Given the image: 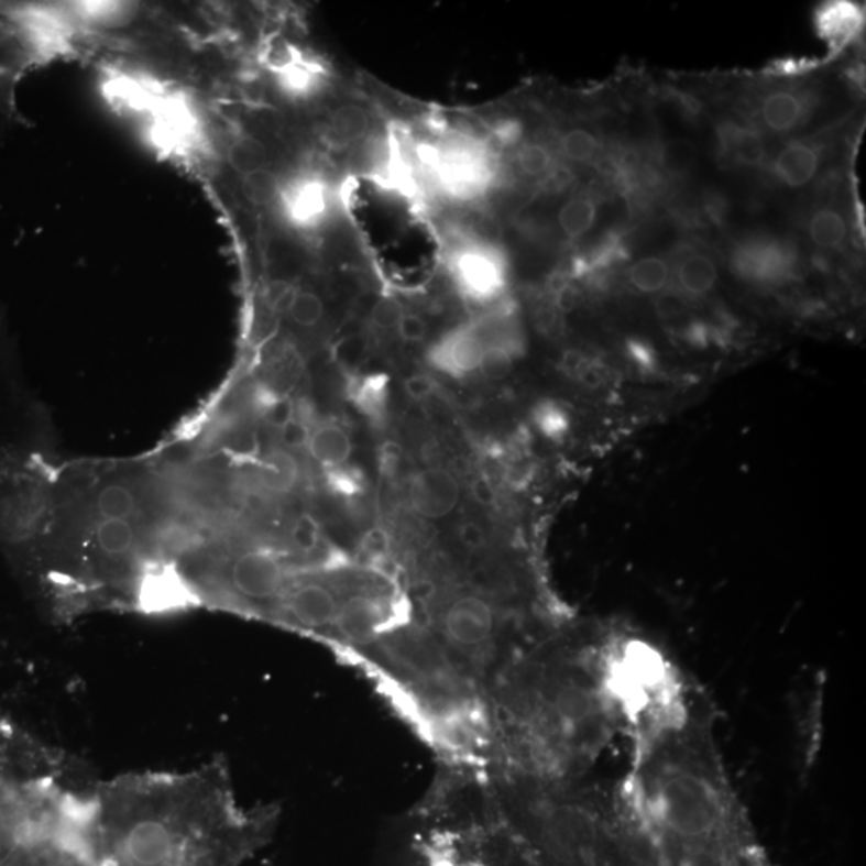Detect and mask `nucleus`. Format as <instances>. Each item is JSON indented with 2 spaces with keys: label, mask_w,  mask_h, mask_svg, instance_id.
I'll list each match as a JSON object with an SVG mask.
<instances>
[{
  "label": "nucleus",
  "mask_w": 866,
  "mask_h": 866,
  "mask_svg": "<svg viewBox=\"0 0 866 866\" xmlns=\"http://www.w3.org/2000/svg\"><path fill=\"white\" fill-rule=\"evenodd\" d=\"M409 506L427 520H440L454 512L461 486L450 471L429 468L417 472L409 483Z\"/></svg>",
  "instance_id": "nucleus-6"
},
{
  "label": "nucleus",
  "mask_w": 866,
  "mask_h": 866,
  "mask_svg": "<svg viewBox=\"0 0 866 866\" xmlns=\"http://www.w3.org/2000/svg\"><path fill=\"white\" fill-rule=\"evenodd\" d=\"M199 602L196 585L174 566L146 567L136 581V609L149 615L180 612Z\"/></svg>",
  "instance_id": "nucleus-4"
},
{
  "label": "nucleus",
  "mask_w": 866,
  "mask_h": 866,
  "mask_svg": "<svg viewBox=\"0 0 866 866\" xmlns=\"http://www.w3.org/2000/svg\"><path fill=\"white\" fill-rule=\"evenodd\" d=\"M616 640L552 633L503 672L489 704L483 770L531 780H578L624 731Z\"/></svg>",
  "instance_id": "nucleus-1"
},
{
  "label": "nucleus",
  "mask_w": 866,
  "mask_h": 866,
  "mask_svg": "<svg viewBox=\"0 0 866 866\" xmlns=\"http://www.w3.org/2000/svg\"><path fill=\"white\" fill-rule=\"evenodd\" d=\"M459 284L473 299H493L503 291L504 268L494 255L485 252L464 254L456 266Z\"/></svg>",
  "instance_id": "nucleus-10"
},
{
  "label": "nucleus",
  "mask_w": 866,
  "mask_h": 866,
  "mask_svg": "<svg viewBox=\"0 0 866 866\" xmlns=\"http://www.w3.org/2000/svg\"><path fill=\"white\" fill-rule=\"evenodd\" d=\"M578 294L574 287L563 286L557 291L556 305L559 310L571 311L577 307Z\"/></svg>",
  "instance_id": "nucleus-37"
},
{
  "label": "nucleus",
  "mask_w": 866,
  "mask_h": 866,
  "mask_svg": "<svg viewBox=\"0 0 866 866\" xmlns=\"http://www.w3.org/2000/svg\"><path fill=\"white\" fill-rule=\"evenodd\" d=\"M231 166L238 174L249 175L264 169L265 149L254 139L238 140L228 153Z\"/></svg>",
  "instance_id": "nucleus-26"
},
{
  "label": "nucleus",
  "mask_w": 866,
  "mask_h": 866,
  "mask_svg": "<svg viewBox=\"0 0 866 866\" xmlns=\"http://www.w3.org/2000/svg\"><path fill=\"white\" fill-rule=\"evenodd\" d=\"M279 191L278 178L268 169H259L244 175L243 193L249 202L266 206L276 198Z\"/></svg>",
  "instance_id": "nucleus-25"
},
{
  "label": "nucleus",
  "mask_w": 866,
  "mask_h": 866,
  "mask_svg": "<svg viewBox=\"0 0 866 866\" xmlns=\"http://www.w3.org/2000/svg\"><path fill=\"white\" fill-rule=\"evenodd\" d=\"M659 163L668 174L678 177L689 174L697 163L695 145L687 140H671L659 150Z\"/></svg>",
  "instance_id": "nucleus-24"
},
{
  "label": "nucleus",
  "mask_w": 866,
  "mask_h": 866,
  "mask_svg": "<svg viewBox=\"0 0 866 866\" xmlns=\"http://www.w3.org/2000/svg\"><path fill=\"white\" fill-rule=\"evenodd\" d=\"M822 154L819 146L804 140H792L774 157L772 174L785 187L801 188L819 174Z\"/></svg>",
  "instance_id": "nucleus-12"
},
{
  "label": "nucleus",
  "mask_w": 866,
  "mask_h": 866,
  "mask_svg": "<svg viewBox=\"0 0 866 866\" xmlns=\"http://www.w3.org/2000/svg\"><path fill=\"white\" fill-rule=\"evenodd\" d=\"M370 128V118L363 108L357 105H343L331 118V129L343 142H355Z\"/></svg>",
  "instance_id": "nucleus-23"
},
{
  "label": "nucleus",
  "mask_w": 866,
  "mask_h": 866,
  "mask_svg": "<svg viewBox=\"0 0 866 866\" xmlns=\"http://www.w3.org/2000/svg\"><path fill=\"white\" fill-rule=\"evenodd\" d=\"M287 314L302 328H311L321 321L322 315H325V304L317 294L310 293V291H300L294 296Z\"/></svg>",
  "instance_id": "nucleus-27"
},
{
  "label": "nucleus",
  "mask_w": 866,
  "mask_h": 866,
  "mask_svg": "<svg viewBox=\"0 0 866 866\" xmlns=\"http://www.w3.org/2000/svg\"><path fill=\"white\" fill-rule=\"evenodd\" d=\"M231 591L249 603H275L289 583V568L272 550H244L228 568Z\"/></svg>",
  "instance_id": "nucleus-3"
},
{
  "label": "nucleus",
  "mask_w": 866,
  "mask_h": 866,
  "mask_svg": "<svg viewBox=\"0 0 866 866\" xmlns=\"http://www.w3.org/2000/svg\"><path fill=\"white\" fill-rule=\"evenodd\" d=\"M680 291L686 296L701 297L716 286L719 272L716 262L711 255L703 252H692L686 255L676 270Z\"/></svg>",
  "instance_id": "nucleus-15"
},
{
  "label": "nucleus",
  "mask_w": 866,
  "mask_h": 866,
  "mask_svg": "<svg viewBox=\"0 0 866 866\" xmlns=\"http://www.w3.org/2000/svg\"><path fill=\"white\" fill-rule=\"evenodd\" d=\"M550 160L549 151L541 145H527L518 153V166L529 175V177H539L549 171Z\"/></svg>",
  "instance_id": "nucleus-30"
},
{
  "label": "nucleus",
  "mask_w": 866,
  "mask_h": 866,
  "mask_svg": "<svg viewBox=\"0 0 866 866\" xmlns=\"http://www.w3.org/2000/svg\"><path fill=\"white\" fill-rule=\"evenodd\" d=\"M405 388L413 399L424 402V399L429 398L434 394V382L430 377L417 374V376L406 379Z\"/></svg>",
  "instance_id": "nucleus-35"
},
{
  "label": "nucleus",
  "mask_w": 866,
  "mask_h": 866,
  "mask_svg": "<svg viewBox=\"0 0 866 866\" xmlns=\"http://www.w3.org/2000/svg\"><path fill=\"white\" fill-rule=\"evenodd\" d=\"M598 208L591 199L574 198L559 210V226L570 240L583 237L594 226Z\"/></svg>",
  "instance_id": "nucleus-18"
},
{
  "label": "nucleus",
  "mask_w": 866,
  "mask_h": 866,
  "mask_svg": "<svg viewBox=\"0 0 866 866\" xmlns=\"http://www.w3.org/2000/svg\"><path fill=\"white\" fill-rule=\"evenodd\" d=\"M809 238L823 251L840 249L847 240L846 217L833 208L815 210L809 220Z\"/></svg>",
  "instance_id": "nucleus-16"
},
{
  "label": "nucleus",
  "mask_w": 866,
  "mask_h": 866,
  "mask_svg": "<svg viewBox=\"0 0 866 866\" xmlns=\"http://www.w3.org/2000/svg\"><path fill=\"white\" fill-rule=\"evenodd\" d=\"M395 329L399 339L408 343L423 342L427 338V332H429V326H427L426 320L415 314H403Z\"/></svg>",
  "instance_id": "nucleus-32"
},
{
  "label": "nucleus",
  "mask_w": 866,
  "mask_h": 866,
  "mask_svg": "<svg viewBox=\"0 0 866 866\" xmlns=\"http://www.w3.org/2000/svg\"><path fill=\"white\" fill-rule=\"evenodd\" d=\"M459 545L471 553H480L489 546L485 529L475 520H464L458 528Z\"/></svg>",
  "instance_id": "nucleus-31"
},
{
  "label": "nucleus",
  "mask_w": 866,
  "mask_h": 866,
  "mask_svg": "<svg viewBox=\"0 0 866 866\" xmlns=\"http://www.w3.org/2000/svg\"><path fill=\"white\" fill-rule=\"evenodd\" d=\"M403 314H405V311L402 310L398 302L394 299H382L374 305L373 311H371V321L381 329L396 328Z\"/></svg>",
  "instance_id": "nucleus-33"
},
{
  "label": "nucleus",
  "mask_w": 866,
  "mask_h": 866,
  "mask_svg": "<svg viewBox=\"0 0 866 866\" xmlns=\"http://www.w3.org/2000/svg\"><path fill=\"white\" fill-rule=\"evenodd\" d=\"M485 357V343L475 322L462 326L445 336L430 353L432 364L451 377H464L480 370Z\"/></svg>",
  "instance_id": "nucleus-8"
},
{
  "label": "nucleus",
  "mask_w": 866,
  "mask_h": 866,
  "mask_svg": "<svg viewBox=\"0 0 866 866\" xmlns=\"http://www.w3.org/2000/svg\"><path fill=\"white\" fill-rule=\"evenodd\" d=\"M719 153L734 166L760 167L766 163L764 136L752 125L735 121L721 122L717 128Z\"/></svg>",
  "instance_id": "nucleus-11"
},
{
  "label": "nucleus",
  "mask_w": 866,
  "mask_h": 866,
  "mask_svg": "<svg viewBox=\"0 0 866 866\" xmlns=\"http://www.w3.org/2000/svg\"><path fill=\"white\" fill-rule=\"evenodd\" d=\"M472 494L483 506H489L494 501L493 490H491V485L485 479L473 480Z\"/></svg>",
  "instance_id": "nucleus-38"
},
{
  "label": "nucleus",
  "mask_w": 866,
  "mask_h": 866,
  "mask_svg": "<svg viewBox=\"0 0 866 866\" xmlns=\"http://www.w3.org/2000/svg\"><path fill=\"white\" fill-rule=\"evenodd\" d=\"M278 809L240 804L222 764L187 774H132L80 802L98 866H245L272 840Z\"/></svg>",
  "instance_id": "nucleus-2"
},
{
  "label": "nucleus",
  "mask_w": 866,
  "mask_h": 866,
  "mask_svg": "<svg viewBox=\"0 0 866 866\" xmlns=\"http://www.w3.org/2000/svg\"><path fill=\"white\" fill-rule=\"evenodd\" d=\"M287 210L297 222H314L325 210V193L317 182H300L287 191Z\"/></svg>",
  "instance_id": "nucleus-17"
},
{
  "label": "nucleus",
  "mask_w": 866,
  "mask_h": 866,
  "mask_svg": "<svg viewBox=\"0 0 866 866\" xmlns=\"http://www.w3.org/2000/svg\"><path fill=\"white\" fill-rule=\"evenodd\" d=\"M97 511L103 520H128L135 512V497L128 486H105L97 497Z\"/></svg>",
  "instance_id": "nucleus-21"
},
{
  "label": "nucleus",
  "mask_w": 866,
  "mask_h": 866,
  "mask_svg": "<svg viewBox=\"0 0 866 866\" xmlns=\"http://www.w3.org/2000/svg\"><path fill=\"white\" fill-rule=\"evenodd\" d=\"M566 415L553 405L541 406L538 409V415H536V423H538L539 429L549 435V437H556V435L566 432Z\"/></svg>",
  "instance_id": "nucleus-34"
},
{
  "label": "nucleus",
  "mask_w": 866,
  "mask_h": 866,
  "mask_svg": "<svg viewBox=\"0 0 866 866\" xmlns=\"http://www.w3.org/2000/svg\"><path fill=\"white\" fill-rule=\"evenodd\" d=\"M308 452L322 468L338 469L352 456L353 443L349 432L335 423L321 424L308 434Z\"/></svg>",
  "instance_id": "nucleus-14"
},
{
  "label": "nucleus",
  "mask_w": 866,
  "mask_h": 866,
  "mask_svg": "<svg viewBox=\"0 0 866 866\" xmlns=\"http://www.w3.org/2000/svg\"><path fill=\"white\" fill-rule=\"evenodd\" d=\"M864 24V9L847 0L823 3L815 12L816 33L829 45L831 55L844 51L860 34Z\"/></svg>",
  "instance_id": "nucleus-9"
},
{
  "label": "nucleus",
  "mask_w": 866,
  "mask_h": 866,
  "mask_svg": "<svg viewBox=\"0 0 866 866\" xmlns=\"http://www.w3.org/2000/svg\"><path fill=\"white\" fill-rule=\"evenodd\" d=\"M809 108V98L798 90H772L760 101V122L767 131L790 133L808 119Z\"/></svg>",
  "instance_id": "nucleus-13"
},
{
  "label": "nucleus",
  "mask_w": 866,
  "mask_h": 866,
  "mask_svg": "<svg viewBox=\"0 0 866 866\" xmlns=\"http://www.w3.org/2000/svg\"><path fill=\"white\" fill-rule=\"evenodd\" d=\"M135 541V531L128 520H103L97 528V545L110 557L125 556Z\"/></svg>",
  "instance_id": "nucleus-19"
},
{
  "label": "nucleus",
  "mask_w": 866,
  "mask_h": 866,
  "mask_svg": "<svg viewBox=\"0 0 866 866\" xmlns=\"http://www.w3.org/2000/svg\"><path fill=\"white\" fill-rule=\"evenodd\" d=\"M291 541L304 556H314L321 546L320 525L310 515H302L291 529Z\"/></svg>",
  "instance_id": "nucleus-29"
},
{
  "label": "nucleus",
  "mask_w": 866,
  "mask_h": 866,
  "mask_svg": "<svg viewBox=\"0 0 866 866\" xmlns=\"http://www.w3.org/2000/svg\"><path fill=\"white\" fill-rule=\"evenodd\" d=\"M54 833L31 848H21L20 866H98L72 816L58 819Z\"/></svg>",
  "instance_id": "nucleus-7"
},
{
  "label": "nucleus",
  "mask_w": 866,
  "mask_h": 866,
  "mask_svg": "<svg viewBox=\"0 0 866 866\" xmlns=\"http://www.w3.org/2000/svg\"><path fill=\"white\" fill-rule=\"evenodd\" d=\"M629 283L637 291L645 294H655L665 289L669 282V268L662 259L645 257L631 266Z\"/></svg>",
  "instance_id": "nucleus-20"
},
{
  "label": "nucleus",
  "mask_w": 866,
  "mask_h": 866,
  "mask_svg": "<svg viewBox=\"0 0 866 866\" xmlns=\"http://www.w3.org/2000/svg\"><path fill=\"white\" fill-rule=\"evenodd\" d=\"M560 146L568 160L574 161V163H588L599 151L598 140L584 129H573V131L567 132Z\"/></svg>",
  "instance_id": "nucleus-28"
},
{
  "label": "nucleus",
  "mask_w": 866,
  "mask_h": 866,
  "mask_svg": "<svg viewBox=\"0 0 866 866\" xmlns=\"http://www.w3.org/2000/svg\"><path fill=\"white\" fill-rule=\"evenodd\" d=\"M732 266L739 278L749 283H783L794 270L796 252L777 238H748L732 254Z\"/></svg>",
  "instance_id": "nucleus-5"
},
{
  "label": "nucleus",
  "mask_w": 866,
  "mask_h": 866,
  "mask_svg": "<svg viewBox=\"0 0 866 866\" xmlns=\"http://www.w3.org/2000/svg\"><path fill=\"white\" fill-rule=\"evenodd\" d=\"M262 476H264V482L270 489L289 490L297 482L299 468H297V462L294 461L289 452L276 451L265 459Z\"/></svg>",
  "instance_id": "nucleus-22"
},
{
  "label": "nucleus",
  "mask_w": 866,
  "mask_h": 866,
  "mask_svg": "<svg viewBox=\"0 0 866 866\" xmlns=\"http://www.w3.org/2000/svg\"><path fill=\"white\" fill-rule=\"evenodd\" d=\"M283 438L289 447H299V445H307L308 434L305 432L304 427L294 420H286L283 426Z\"/></svg>",
  "instance_id": "nucleus-36"
}]
</instances>
